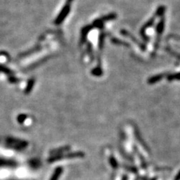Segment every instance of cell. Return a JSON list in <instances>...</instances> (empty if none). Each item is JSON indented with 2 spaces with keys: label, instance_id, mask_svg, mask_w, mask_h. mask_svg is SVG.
I'll list each match as a JSON object with an SVG mask.
<instances>
[{
  "label": "cell",
  "instance_id": "6",
  "mask_svg": "<svg viewBox=\"0 0 180 180\" xmlns=\"http://www.w3.org/2000/svg\"><path fill=\"white\" fill-rule=\"evenodd\" d=\"M70 149V147L69 146H64L62 148H59V149H55L53 151L50 152V154H52L53 155H59V153L63 152L65 151H68V150Z\"/></svg>",
  "mask_w": 180,
  "mask_h": 180
},
{
  "label": "cell",
  "instance_id": "4",
  "mask_svg": "<svg viewBox=\"0 0 180 180\" xmlns=\"http://www.w3.org/2000/svg\"><path fill=\"white\" fill-rule=\"evenodd\" d=\"M62 172H63L62 167H58L57 168L54 170V172H53V175H52L51 178H50V180H58L60 176H61Z\"/></svg>",
  "mask_w": 180,
  "mask_h": 180
},
{
  "label": "cell",
  "instance_id": "10",
  "mask_svg": "<svg viewBox=\"0 0 180 180\" xmlns=\"http://www.w3.org/2000/svg\"><path fill=\"white\" fill-rule=\"evenodd\" d=\"M110 165H112V167H113V168H116V167H117V163H116V161L115 160V158H113V157H111L110 158Z\"/></svg>",
  "mask_w": 180,
  "mask_h": 180
},
{
  "label": "cell",
  "instance_id": "1",
  "mask_svg": "<svg viewBox=\"0 0 180 180\" xmlns=\"http://www.w3.org/2000/svg\"><path fill=\"white\" fill-rule=\"evenodd\" d=\"M85 154L83 152H75L68 153V154L64 155H53L47 159V162L49 163H53V162H56L59 160H62V159H69V158H83Z\"/></svg>",
  "mask_w": 180,
  "mask_h": 180
},
{
  "label": "cell",
  "instance_id": "5",
  "mask_svg": "<svg viewBox=\"0 0 180 180\" xmlns=\"http://www.w3.org/2000/svg\"><path fill=\"white\" fill-rule=\"evenodd\" d=\"M164 76H165V75H162V74H161V75H158L154 76V77H151V78L148 80V83H150V84H153V83H156V82H158L159 80H162V77H163Z\"/></svg>",
  "mask_w": 180,
  "mask_h": 180
},
{
  "label": "cell",
  "instance_id": "8",
  "mask_svg": "<svg viewBox=\"0 0 180 180\" xmlns=\"http://www.w3.org/2000/svg\"><path fill=\"white\" fill-rule=\"evenodd\" d=\"M26 118H27V116H26V115L20 114L18 116H17V122H18L19 123H23V122H24Z\"/></svg>",
  "mask_w": 180,
  "mask_h": 180
},
{
  "label": "cell",
  "instance_id": "9",
  "mask_svg": "<svg viewBox=\"0 0 180 180\" xmlns=\"http://www.w3.org/2000/svg\"><path fill=\"white\" fill-rule=\"evenodd\" d=\"M167 80H180V73L176 74V75H171L167 77Z\"/></svg>",
  "mask_w": 180,
  "mask_h": 180
},
{
  "label": "cell",
  "instance_id": "3",
  "mask_svg": "<svg viewBox=\"0 0 180 180\" xmlns=\"http://www.w3.org/2000/svg\"><path fill=\"white\" fill-rule=\"evenodd\" d=\"M121 33H122V35H125V36H127V37L130 38L132 39V40H133L134 42H135V44H137V45H138L139 47H140V48H141L142 50H146V48H145V47H143V45H142V44H140V42H137V39H136L135 37H133V35H131L130 33L128 32H127V31H126V30H122V31L121 32Z\"/></svg>",
  "mask_w": 180,
  "mask_h": 180
},
{
  "label": "cell",
  "instance_id": "2",
  "mask_svg": "<svg viewBox=\"0 0 180 180\" xmlns=\"http://www.w3.org/2000/svg\"><path fill=\"white\" fill-rule=\"evenodd\" d=\"M8 145H11L12 148H15L17 149H23V148H25L27 146V143H26L25 141L16 140V139H8Z\"/></svg>",
  "mask_w": 180,
  "mask_h": 180
},
{
  "label": "cell",
  "instance_id": "11",
  "mask_svg": "<svg viewBox=\"0 0 180 180\" xmlns=\"http://www.w3.org/2000/svg\"><path fill=\"white\" fill-rule=\"evenodd\" d=\"M175 180H180V172L179 173H178V175L176 176V179H175Z\"/></svg>",
  "mask_w": 180,
  "mask_h": 180
},
{
  "label": "cell",
  "instance_id": "7",
  "mask_svg": "<svg viewBox=\"0 0 180 180\" xmlns=\"http://www.w3.org/2000/svg\"><path fill=\"white\" fill-rule=\"evenodd\" d=\"M164 26H165V24H164V19H162L160 21V23H159L157 26V32L158 33V34H161V33L163 32Z\"/></svg>",
  "mask_w": 180,
  "mask_h": 180
}]
</instances>
